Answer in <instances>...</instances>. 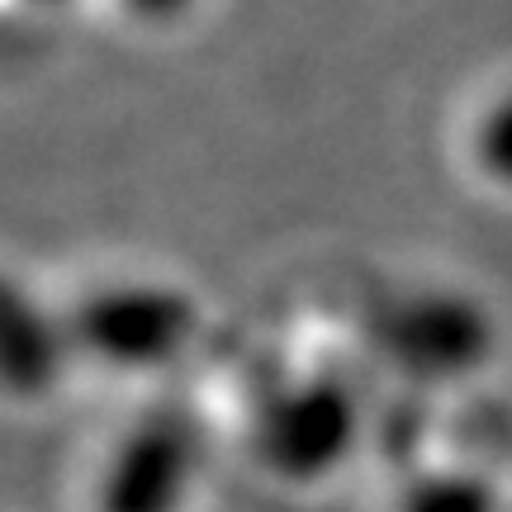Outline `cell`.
Returning a JSON list of instances; mask_svg holds the SVG:
<instances>
[{"label": "cell", "mask_w": 512, "mask_h": 512, "mask_svg": "<svg viewBox=\"0 0 512 512\" xmlns=\"http://www.w3.org/2000/svg\"><path fill=\"white\" fill-rule=\"evenodd\" d=\"M72 366L62 313H48L34 294L0 271V394L43 399Z\"/></svg>", "instance_id": "obj_5"}, {"label": "cell", "mask_w": 512, "mask_h": 512, "mask_svg": "<svg viewBox=\"0 0 512 512\" xmlns=\"http://www.w3.org/2000/svg\"><path fill=\"white\" fill-rule=\"evenodd\" d=\"M29 5H43V10H53V5H72V0H29Z\"/></svg>", "instance_id": "obj_9"}, {"label": "cell", "mask_w": 512, "mask_h": 512, "mask_svg": "<svg viewBox=\"0 0 512 512\" xmlns=\"http://www.w3.org/2000/svg\"><path fill=\"white\" fill-rule=\"evenodd\" d=\"M204 432L176 408L133 418L100 456L91 512H195L204 494Z\"/></svg>", "instance_id": "obj_3"}, {"label": "cell", "mask_w": 512, "mask_h": 512, "mask_svg": "<svg viewBox=\"0 0 512 512\" xmlns=\"http://www.w3.org/2000/svg\"><path fill=\"white\" fill-rule=\"evenodd\" d=\"M200 323V299L185 285L157 280V275L100 280L86 294H76L72 309L62 313L72 361L128 375V380L181 366V356L200 337Z\"/></svg>", "instance_id": "obj_2"}, {"label": "cell", "mask_w": 512, "mask_h": 512, "mask_svg": "<svg viewBox=\"0 0 512 512\" xmlns=\"http://www.w3.org/2000/svg\"><path fill=\"white\" fill-rule=\"evenodd\" d=\"M380 356L413 384H460L494 351V318L470 294L418 290L394 299L375 323Z\"/></svg>", "instance_id": "obj_4"}, {"label": "cell", "mask_w": 512, "mask_h": 512, "mask_svg": "<svg viewBox=\"0 0 512 512\" xmlns=\"http://www.w3.org/2000/svg\"><path fill=\"white\" fill-rule=\"evenodd\" d=\"M138 15H147V19H171V15H181L190 0H128Z\"/></svg>", "instance_id": "obj_8"}, {"label": "cell", "mask_w": 512, "mask_h": 512, "mask_svg": "<svg viewBox=\"0 0 512 512\" xmlns=\"http://www.w3.org/2000/svg\"><path fill=\"white\" fill-rule=\"evenodd\" d=\"M394 512H503V494L484 470L432 465L403 484L394 498Z\"/></svg>", "instance_id": "obj_6"}, {"label": "cell", "mask_w": 512, "mask_h": 512, "mask_svg": "<svg viewBox=\"0 0 512 512\" xmlns=\"http://www.w3.org/2000/svg\"><path fill=\"white\" fill-rule=\"evenodd\" d=\"M470 147H475L479 171L494 185L512 190V91H503L494 105H484L475 133H470Z\"/></svg>", "instance_id": "obj_7"}, {"label": "cell", "mask_w": 512, "mask_h": 512, "mask_svg": "<svg viewBox=\"0 0 512 512\" xmlns=\"http://www.w3.org/2000/svg\"><path fill=\"white\" fill-rule=\"evenodd\" d=\"M242 446L271 484L323 489L361 456L366 403L332 370L294 375L275 384L266 399H256Z\"/></svg>", "instance_id": "obj_1"}]
</instances>
